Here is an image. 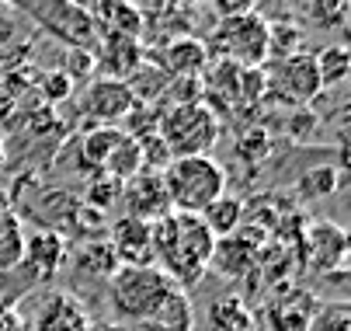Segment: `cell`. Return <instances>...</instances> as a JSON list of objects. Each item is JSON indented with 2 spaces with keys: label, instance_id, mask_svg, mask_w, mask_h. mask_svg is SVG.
Masks as SVG:
<instances>
[{
  "label": "cell",
  "instance_id": "cell-2",
  "mask_svg": "<svg viewBox=\"0 0 351 331\" xmlns=\"http://www.w3.org/2000/svg\"><path fill=\"white\" fill-rule=\"evenodd\" d=\"M160 181L174 213L202 216L226 192V168L216 157H181L164 168Z\"/></svg>",
  "mask_w": 351,
  "mask_h": 331
},
{
  "label": "cell",
  "instance_id": "cell-11",
  "mask_svg": "<svg viewBox=\"0 0 351 331\" xmlns=\"http://www.w3.org/2000/svg\"><path fill=\"white\" fill-rule=\"evenodd\" d=\"M94 77H112V80H129L143 63H146V45L139 38H122V35H97L94 45Z\"/></svg>",
  "mask_w": 351,
  "mask_h": 331
},
{
  "label": "cell",
  "instance_id": "cell-8",
  "mask_svg": "<svg viewBox=\"0 0 351 331\" xmlns=\"http://www.w3.org/2000/svg\"><path fill=\"white\" fill-rule=\"evenodd\" d=\"M136 109V98L125 80H112V77H90L87 91H84V115L94 126H119L122 119H129Z\"/></svg>",
  "mask_w": 351,
  "mask_h": 331
},
{
  "label": "cell",
  "instance_id": "cell-21",
  "mask_svg": "<svg viewBox=\"0 0 351 331\" xmlns=\"http://www.w3.org/2000/svg\"><path fill=\"white\" fill-rule=\"evenodd\" d=\"M25 255V227L14 213L0 216V275H8L21 265Z\"/></svg>",
  "mask_w": 351,
  "mask_h": 331
},
{
  "label": "cell",
  "instance_id": "cell-4",
  "mask_svg": "<svg viewBox=\"0 0 351 331\" xmlns=\"http://www.w3.org/2000/svg\"><path fill=\"white\" fill-rule=\"evenodd\" d=\"M178 286L157 269V265H146V269H129L122 265L112 279H108V300H112V310L129 321V324H139V321H154L157 310L164 307V300L174 293Z\"/></svg>",
  "mask_w": 351,
  "mask_h": 331
},
{
  "label": "cell",
  "instance_id": "cell-30",
  "mask_svg": "<svg viewBox=\"0 0 351 331\" xmlns=\"http://www.w3.org/2000/svg\"><path fill=\"white\" fill-rule=\"evenodd\" d=\"M97 331H125V328H112V324H108V328H97Z\"/></svg>",
  "mask_w": 351,
  "mask_h": 331
},
{
  "label": "cell",
  "instance_id": "cell-28",
  "mask_svg": "<svg viewBox=\"0 0 351 331\" xmlns=\"http://www.w3.org/2000/svg\"><path fill=\"white\" fill-rule=\"evenodd\" d=\"M125 331H160L154 321H139V324H132V328H125Z\"/></svg>",
  "mask_w": 351,
  "mask_h": 331
},
{
  "label": "cell",
  "instance_id": "cell-12",
  "mask_svg": "<svg viewBox=\"0 0 351 331\" xmlns=\"http://www.w3.org/2000/svg\"><path fill=\"white\" fill-rule=\"evenodd\" d=\"M303 251H306V265L313 272H344V262H348V233H344V227H337L330 220H317L306 230Z\"/></svg>",
  "mask_w": 351,
  "mask_h": 331
},
{
  "label": "cell",
  "instance_id": "cell-13",
  "mask_svg": "<svg viewBox=\"0 0 351 331\" xmlns=\"http://www.w3.org/2000/svg\"><path fill=\"white\" fill-rule=\"evenodd\" d=\"M108 244H112L119 265H129V269L157 265V258H154V223H146V220L122 216L112 227V241Z\"/></svg>",
  "mask_w": 351,
  "mask_h": 331
},
{
  "label": "cell",
  "instance_id": "cell-20",
  "mask_svg": "<svg viewBox=\"0 0 351 331\" xmlns=\"http://www.w3.org/2000/svg\"><path fill=\"white\" fill-rule=\"evenodd\" d=\"M209 328L213 331H254V314L240 297H223L209 307Z\"/></svg>",
  "mask_w": 351,
  "mask_h": 331
},
{
  "label": "cell",
  "instance_id": "cell-15",
  "mask_svg": "<svg viewBox=\"0 0 351 331\" xmlns=\"http://www.w3.org/2000/svg\"><path fill=\"white\" fill-rule=\"evenodd\" d=\"M35 331H90V317L70 293H49L38 310Z\"/></svg>",
  "mask_w": 351,
  "mask_h": 331
},
{
  "label": "cell",
  "instance_id": "cell-3",
  "mask_svg": "<svg viewBox=\"0 0 351 331\" xmlns=\"http://www.w3.org/2000/svg\"><path fill=\"white\" fill-rule=\"evenodd\" d=\"M157 139L164 144L171 161L181 157H213L219 144V112L206 102L160 109Z\"/></svg>",
  "mask_w": 351,
  "mask_h": 331
},
{
  "label": "cell",
  "instance_id": "cell-18",
  "mask_svg": "<svg viewBox=\"0 0 351 331\" xmlns=\"http://www.w3.org/2000/svg\"><path fill=\"white\" fill-rule=\"evenodd\" d=\"M125 139V133L119 129V126H94L84 139H80V157L90 164V168H97V171H105V164H108V157L115 154V147Z\"/></svg>",
  "mask_w": 351,
  "mask_h": 331
},
{
  "label": "cell",
  "instance_id": "cell-6",
  "mask_svg": "<svg viewBox=\"0 0 351 331\" xmlns=\"http://www.w3.org/2000/svg\"><path fill=\"white\" fill-rule=\"evenodd\" d=\"M261 70H265V98L282 109H303L324 91L313 53H303V49L289 53L282 60H268Z\"/></svg>",
  "mask_w": 351,
  "mask_h": 331
},
{
  "label": "cell",
  "instance_id": "cell-26",
  "mask_svg": "<svg viewBox=\"0 0 351 331\" xmlns=\"http://www.w3.org/2000/svg\"><path fill=\"white\" fill-rule=\"evenodd\" d=\"M247 11H254V4L250 0H213V14L216 21H230V18H240Z\"/></svg>",
  "mask_w": 351,
  "mask_h": 331
},
{
  "label": "cell",
  "instance_id": "cell-23",
  "mask_svg": "<svg viewBox=\"0 0 351 331\" xmlns=\"http://www.w3.org/2000/svg\"><path fill=\"white\" fill-rule=\"evenodd\" d=\"M154 324H157L160 331H191V328H195L191 300L184 297V290H174V293L164 300V307L157 310Z\"/></svg>",
  "mask_w": 351,
  "mask_h": 331
},
{
  "label": "cell",
  "instance_id": "cell-14",
  "mask_svg": "<svg viewBox=\"0 0 351 331\" xmlns=\"http://www.w3.org/2000/svg\"><path fill=\"white\" fill-rule=\"evenodd\" d=\"M122 199L129 206V216L146 220V223H157L160 216L171 213V203H167L160 174L157 171H146V168L139 174H132L129 181H122Z\"/></svg>",
  "mask_w": 351,
  "mask_h": 331
},
{
  "label": "cell",
  "instance_id": "cell-1",
  "mask_svg": "<svg viewBox=\"0 0 351 331\" xmlns=\"http://www.w3.org/2000/svg\"><path fill=\"white\" fill-rule=\"evenodd\" d=\"M213 255H216V238L202 223V216L171 209L167 216H160L154 223L157 269L174 282L178 290L198 286V282L206 279V272L213 269Z\"/></svg>",
  "mask_w": 351,
  "mask_h": 331
},
{
  "label": "cell",
  "instance_id": "cell-19",
  "mask_svg": "<svg viewBox=\"0 0 351 331\" xmlns=\"http://www.w3.org/2000/svg\"><path fill=\"white\" fill-rule=\"evenodd\" d=\"M73 265H77L84 275H90V279H112V275L122 269L108 241H90V244H84L80 251H73Z\"/></svg>",
  "mask_w": 351,
  "mask_h": 331
},
{
  "label": "cell",
  "instance_id": "cell-10",
  "mask_svg": "<svg viewBox=\"0 0 351 331\" xmlns=\"http://www.w3.org/2000/svg\"><path fill=\"white\" fill-rule=\"evenodd\" d=\"M157 70L167 73L171 80H202V73L209 70V49L202 38L195 35H178V38H167L157 56H154Z\"/></svg>",
  "mask_w": 351,
  "mask_h": 331
},
{
  "label": "cell",
  "instance_id": "cell-24",
  "mask_svg": "<svg viewBox=\"0 0 351 331\" xmlns=\"http://www.w3.org/2000/svg\"><path fill=\"white\" fill-rule=\"evenodd\" d=\"M295 185H299V192H303V199H327V196L337 192L341 174H337V168H310Z\"/></svg>",
  "mask_w": 351,
  "mask_h": 331
},
{
  "label": "cell",
  "instance_id": "cell-16",
  "mask_svg": "<svg viewBox=\"0 0 351 331\" xmlns=\"http://www.w3.org/2000/svg\"><path fill=\"white\" fill-rule=\"evenodd\" d=\"M97 35H122V38H139L143 42V14L139 4H97L87 8Z\"/></svg>",
  "mask_w": 351,
  "mask_h": 331
},
{
  "label": "cell",
  "instance_id": "cell-5",
  "mask_svg": "<svg viewBox=\"0 0 351 331\" xmlns=\"http://www.w3.org/2000/svg\"><path fill=\"white\" fill-rule=\"evenodd\" d=\"M268 35H271V21H265L261 11L254 8L240 18L216 21V32L209 35L206 49H209V60L216 56V63L258 70L268 63Z\"/></svg>",
  "mask_w": 351,
  "mask_h": 331
},
{
  "label": "cell",
  "instance_id": "cell-29",
  "mask_svg": "<svg viewBox=\"0 0 351 331\" xmlns=\"http://www.w3.org/2000/svg\"><path fill=\"white\" fill-rule=\"evenodd\" d=\"M4 213H11V199H8L4 192H0V216H4Z\"/></svg>",
  "mask_w": 351,
  "mask_h": 331
},
{
  "label": "cell",
  "instance_id": "cell-7",
  "mask_svg": "<svg viewBox=\"0 0 351 331\" xmlns=\"http://www.w3.org/2000/svg\"><path fill=\"white\" fill-rule=\"evenodd\" d=\"M21 14H28L45 35L70 45V49L94 53L97 45V25L87 11V4H70V0H38V4H21Z\"/></svg>",
  "mask_w": 351,
  "mask_h": 331
},
{
  "label": "cell",
  "instance_id": "cell-25",
  "mask_svg": "<svg viewBox=\"0 0 351 331\" xmlns=\"http://www.w3.org/2000/svg\"><path fill=\"white\" fill-rule=\"evenodd\" d=\"M38 87H42V94L49 102H66L70 94H73V80L63 73V70H53V73H42V80H38Z\"/></svg>",
  "mask_w": 351,
  "mask_h": 331
},
{
  "label": "cell",
  "instance_id": "cell-17",
  "mask_svg": "<svg viewBox=\"0 0 351 331\" xmlns=\"http://www.w3.org/2000/svg\"><path fill=\"white\" fill-rule=\"evenodd\" d=\"M240 220H243V203H240L237 196H226V192H223V196L202 213V223L209 227V233H213L216 241L233 238V233L243 227Z\"/></svg>",
  "mask_w": 351,
  "mask_h": 331
},
{
  "label": "cell",
  "instance_id": "cell-27",
  "mask_svg": "<svg viewBox=\"0 0 351 331\" xmlns=\"http://www.w3.org/2000/svg\"><path fill=\"white\" fill-rule=\"evenodd\" d=\"M0 331H28V321L21 317V310H0Z\"/></svg>",
  "mask_w": 351,
  "mask_h": 331
},
{
  "label": "cell",
  "instance_id": "cell-22",
  "mask_svg": "<svg viewBox=\"0 0 351 331\" xmlns=\"http://www.w3.org/2000/svg\"><path fill=\"white\" fill-rule=\"evenodd\" d=\"M313 63H317V73H320V87H337L351 73V53H348V45H327V49L313 53Z\"/></svg>",
  "mask_w": 351,
  "mask_h": 331
},
{
  "label": "cell",
  "instance_id": "cell-9",
  "mask_svg": "<svg viewBox=\"0 0 351 331\" xmlns=\"http://www.w3.org/2000/svg\"><path fill=\"white\" fill-rule=\"evenodd\" d=\"M70 258L66 238L53 227H38L32 233H25V255H21V272L32 282H49Z\"/></svg>",
  "mask_w": 351,
  "mask_h": 331
}]
</instances>
